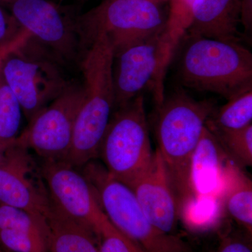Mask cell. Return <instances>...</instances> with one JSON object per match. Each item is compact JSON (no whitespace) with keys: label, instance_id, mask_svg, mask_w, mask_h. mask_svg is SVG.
Returning a JSON list of instances; mask_svg holds the SVG:
<instances>
[{"label":"cell","instance_id":"1","mask_svg":"<svg viewBox=\"0 0 252 252\" xmlns=\"http://www.w3.org/2000/svg\"><path fill=\"white\" fill-rule=\"evenodd\" d=\"M114 52L107 36L94 38L79 64L83 75L82 102L64 161L77 168L98 157L101 142L114 111Z\"/></svg>","mask_w":252,"mask_h":252},{"label":"cell","instance_id":"2","mask_svg":"<svg viewBox=\"0 0 252 252\" xmlns=\"http://www.w3.org/2000/svg\"><path fill=\"white\" fill-rule=\"evenodd\" d=\"M216 104L212 99L197 100L178 89L165 96L157 107V151L166 167L179 209L193 196L190 185L191 159Z\"/></svg>","mask_w":252,"mask_h":252},{"label":"cell","instance_id":"3","mask_svg":"<svg viewBox=\"0 0 252 252\" xmlns=\"http://www.w3.org/2000/svg\"><path fill=\"white\" fill-rule=\"evenodd\" d=\"M179 59L182 85L220 94L227 100L252 90V54L241 42L184 34Z\"/></svg>","mask_w":252,"mask_h":252},{"label":"cell","instance_id":"4","mask_svg":"<svg viewBox=\"0 0 252 252\" xmlns=\"http://www.w3.org/2000/svg\"><path fill=\"white\" fill-rule=\"evenodd\" d=\"M185 33L167 23L161 31L114 54V110L147 87L152 89L157 107L162 103L165 73Z\"/></svg>","mask_w":252,"mask_h":252},{"label":"cell","instance_id":"5","mask_svg":"<svg viewBox=\"0 0 252 252\" xmlns=\"http://www.w3.org/2000/svg\"><path fill=\"white\" fill-rule=\"evenodd\" d=\"M169 1L104 0L75 18L84 51L94 38L107 36L114 54L143 40L167 26Z\"/></svg>","mask_w":252,"mask_h":252},{"label":"cell","instance_id":"6","mask_svg":"<svg viewBox=\"0 0 252 252\" xmlns=\"http://www.w3.org/2000/svg\"><path fill=\"white\" fill-rule=\"evenodd\" d=\"M81 172L92 187L99 206L109 221L144 252H189L177 236L164 233L149 220L128 187L113 178L94 160Z\"/></svg>","mask_w":252,"mask_h":252},{"label":"cell","instance_id":"7","mask_svg":"<svg viewBox=\"0 0 252 252\" xmlns=\"http://www.w3.org/2000/svg\"><path fill=\"white\" fill-rule=\"evenodd\" d=\"M154 154L140 94L113 112L98 157L111 177L129 187L148 170Z\"/></svg>","mask_w":252,"mask_h":252},{"label":"cell","instance_id":"8","mask_svg":"<svg viewBox=\"0 0 252 252\" xmlns=\"http://www.w3.org/2000/svg\"><path fill=\"white\" fill-rule=\"evenodd\" d=\"M59 63L31 38L1 61L0 72L28 123L70 84Z\"/></svg>","mask_w":252,"mask_h":252},{"label":"cell","instance_id":"9","mask_svg":"<svg viewBox=\"0 0 252 252\" xmlns=\"http://www.w3.org/2000/svg\"><path fill=\"white\" fill-rule=\"evenodd\" d=\"M10 12L31 39L60 63L78 64L84 54L75 19L48 0H13Z\"/></svg>","mask_w":252,"mask_h":252},{"label":"cell","instance_id":"10","mask_svg":"<svg viewBox=\"0 0 252 252\" xmlns=\"http://www.w3.org/2000/svg\"><path fill=\"white\" fill-rule=\"evenodd\" d=\"M83 95L82 84L70 83L28 123L16 143L34 151L42 160H64L70 148Z\"/></svg>","mask_w":252,"mask_h":252},{"label":"cell","instance_id":"11","mask_svg":"<svg viewBox=\"0 0 252 252\" xmlns=\"http://www.w3.org/2000/svg\"><path fill=\"white\" fill-rule=\"evenodd\" d=\"M39 170L51 201L96 233L107 217L84 174L63 160H42Z\"/></svg>","mask_w":252,"mask_h":252},{"label":"cell","instance_id":"12","mask_svg":"<svg viewBox=\"0 0 252 252\" xmlns=\"http://www.w3.org/2000/svg\"><path fill=\"white\" fill-rule=\"evenodd\" d=\"M29 150L14 144L0 164V204L17 207L46 218L50 198L45 185L34 180Z\"/></svg>","mask_w":252,"mask_h":252},{"label":"cell","instance_id":"13","mask_svg":"<svg viewBox=\"0 0 252 252\" xmlns=\"http://www.w3.org/2000/svg\"><path fill=\"white\" fill-rule=\"evenodd\" d=\"M129 188L149 220L164 233L172 234L178 220L179 205L166 167L157 150L148 170Z\"/></svg>","mask_w":252,"mask_h":252},{"label":"cell","instance_id":"14","mask_svg":"<svg viewBox=\"0 0 252 252\" xmlns=\"http://www.w3.org/2000/svg\"><path fill=\"white\" fill-rule=\"evenodd\" d=\"M230 160L220 141L205 126L190 164V185L193 195L223 198Z\"/></svg>","mask_w":252,"mask_h":252},{"label":"cell","instance_id":"15","mask_svg":"<svg viewBox=\"0 0 252 252\" xmlns=\"http://www.w3.org/2000/svg\"><path fill=\"white\" fill-rule=\"evenodd\" d=\"M240 0H195L186 33L224 41L241 42Z\"/></svg>","mask_w":252,"mask_h":252},{"label":"cell","instance_id":"16","mask_svg":"<svg viewBox=\"0 0 252 252\" xmlns=\"http://www.w3.org/2000/svg\"><path fill=\"white\" fill-rule=\"evenodd\" d=\"M45 219L49 252H99L94 230L67 216L51 201Z\"/></svg>","mask_w":252,"mask_h":252},{"label":"cell","instance_id":"17","mask_svg":"<svg viewBox=\"0 0 252 252\" xmlns=\"http://www.w3.org/2000/svg\"><path fill=\"white\" fill-rule=\"evenodd\" d=\"M223 198L228 213L251 234L252 181L231 159L227 167V183Z\"/></svg>","mask_w":252,"mask_h":252},{"label":"cell","instance_id":"18","mask_svg":"<svg viewBox=\"0 0 252 252\" xmlns=\"http://www.w3.org/2000/svg\"><path fill=\"white\" fill-rule=\"evenodd\" d=\"M252 90L228 100L223 107L215 109L207 119V127L222 130H240L252 125Z\"/></svg>","mask_w":252,"mask_h":252},{"label":"cell","instance_id":"19","mask_svg":"<svg viewBox=\"0 0 252 252\" xmlns=\"http://www.w3.org/2000/svg\"><path fill=\"white\" fill-rule=\"evenodd\" d=\"M220 200L198 195L189 198L180 209L186 224L194 230L211 228L220 218Z\"/></svg>","mask_w":252,"mask_h":252},{"label":"cell","instance_id":"20","mask_svg":"<svg viewBox=\"0 0 252 252\" xmlns=\"http://www.w3.org/2000/svg\"><path fill=\"white\" fill-rule=\"evenodd\" d=\"M22 108L0 72V143L14 144L19 133Z\"/></svg>","mask_w":252,"mask_h":252},{"label":"cell","instance_id":"21","mask_svg":"<svg viewBox=\"0 0 252 252\" xmlns=\"http://www.w3.org/2000/svg\"><path fill=\"white\" fill-rule=\"evenodd\" d=\"M0 230L23 232L47 241V225L44 217L2 204H0Z\"/></svg>","mask_w":252,"mask_h":252},{"label":"cell","instance_id":"22","mask_svg":"<svg viewBox=\"0 0 252 252\" xmlns=\"http://www.w3.org/2000/svg\"><path fill=\"white\" fill-rule=\"evenodd\" d=\"M208 129L220 141L230 158L237 165L241 167L252 166V124L240 130Z\"/></svg>","mask_w":252,"mask_h":252},{"label":"cell","instance_id":"23","mask_svg":"<svg viewBox=\"0 0 252 252\" xmlns=\"http://www.w3.org/2000/svg\"><path fill=\"white\" fill-rule=\"evenodd\" d=\"M95 234L99 252H144L135 243L117 229L107 217L101 223Z\"/></svg>","mask_w":252,"mask_h":252},{"label":"cell","instance_id":"24","mask_svg":"<svg viewBox=\"0 0 252 252\" xmlns=\"http://www.w3.org/2000/svg\"><path fill=\"white\" fill-rule=\"evenodd\" d=\"M31 38V34L21 27L11 12L0 6V50L22 45Z\"/></svg>","mask_w":252,"mask_h":252},{"label":"cell","instance_id":"25","mask_svg":"<svg viewBox=\"0 0 252 252\" xmlns=\"http://www.w3.org/2000/svg\"><path fill=\"white\" fill-rule=\"evenodd\" d=\"M195 0H170L167 23L172 27L186 32L191 17L192 8Z\"/></svg>","mask_w":252,"mask_h":252},{"label":"cell","instance_id":"26","mask_svg":"<svg viewBox=\"0 0 252 252\" xmlns=\"http://www.w3.org/2000/svg\"><path fill=\"white\" fill-rule=\"evenodd\" d=\"M217 252H252L248 244L236 238L223 240Z\"/></svg>","mask_w":252,"mask_h":252},{"label":"cell","instance_id":"27","mask_svg":"<svg viewBox=\"0 0 252 252\" xmlns=\"http://www.w3.org/2000/svg\"><path fill=\"white\" fill-rule=\"evenodd\" d=\"M240 23L243 24L245 32L249 35L252 29V0H240Z\"/></svg>","mask_w":252,"mask_h":252},{"label":"cell","instance_id":"28","mask_svg":"<svg viewBox=\"0 0 252 252\" xmlns=\"http://www.w3.org/2000/svg\"><path fill=\"white\" fill-rule=\"evenodd\" d=\"M15 143H16V142H15ZM14 144H11V145H7V144L0 143V164L4 161L5 158L6 157V154H7L8 151H9V149L11 148Z\"/></svg>","mask_w":252,"mask_h":252},{"label":"cell","instance_id":"29","mask_svg":"<svg viewBox=\"0 0 252 252\" xmlns=\"http://www.w3.org/2000/svg\"><path fill=\"white\" fill-rule=\"evenodd\" d=\"M22 45H17L11 46V47L6 48V49L0 50V64H1V61L11 51H14V50L18 49V48L21 47Z\"/></svg>","mask_w":252,"mask_h":252},{"label":"cell","instance_id":"30","mask_svg":"<svg viewBox=\"0 0 252 252\" xmlns=\"http://www.w3.org/2000/svg\"><path fill=\"white\" fill-rule=\"evenodd\" d=\"M1 1H4L5 3L9 2V1H13V0H1Z\"/></svg>","mask_w":252,"mask_h":252},{"label":"cell","instance_id":"31","mask_svg":"<svg viewBox=\"0 0 252 252\" xmlns=\"http://www.w3.org/2000/svg\"><path fill=\"white\" fill-rule=\"evenodd\" d=\"M161 1H170V0H161Z\"/></svg>","mask_w":252,"mask_h":252},{"label":"cell","instance_id":"32","mask_svg":"<svg viewBox=\"0 0 252 252\" xmlns=\"http://www.w3.org/2000/svg\"><path fill=\"white\" fill-rule=\"evenodd\" d=\"M0 252H2L1 251V250H0Z\"/></svg>","mask_w":252,"mask_h":252}]
</instances>
